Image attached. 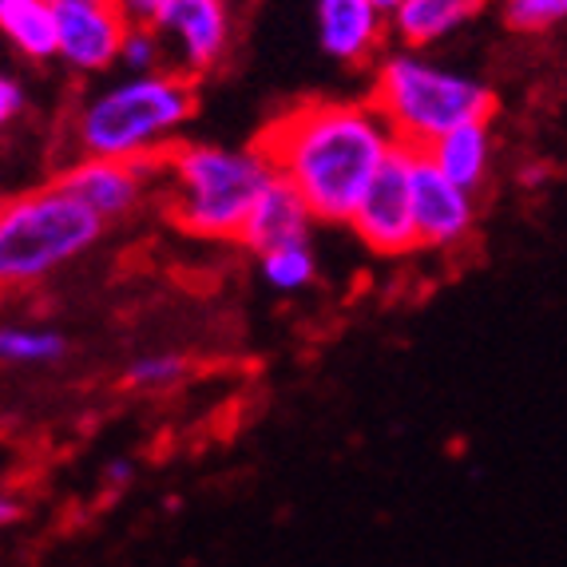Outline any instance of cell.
I'll list each match as a JSON object with an SVG mask.
<instances>
[{
    "label": "cell",
    "instance_id": "6da1fadb",
    "mask_svg": "<svg viewBox=\"0 0 567 567\" xmlns=\"http://www.w3.org/2000/svg\"><path fill=\"white\" fill-rule=\"evenodd\" d=\"M255 147L318 223L350 227L361 195L401 143L369 100H306L266 123Z\"/></svg>",
    "mask_w": 567,
    "mask_h": 567
},
{
    "label": "cell",
    "instance_id": "7a4b0ae2",
    "mask_svg": "<svg viewBox=\"0 0 567 567\" xmlns=\"http://www.w3.org/2000/svg\"><path fill=\"white\" fill-rule=\"evenodd\" d=\"M199 112L195 80L159 68L127 72L76 107L68 140L76 159H163Z\"/></svg>",
    "mask_w": 567,
    "mask_h": 567
},
{
    "label": "cell",
    "instance_id": "3957f363",
    "mask_svg": "<svg viewBox=\"0 0 567 567\" xmlns=\"http://www.w3.org/2000/svg\"><path fill=\"white\" fill-rule=\"evenodd\" d=\"M275 179L258 147L175 143L163 155V203L171 218L195 238H238L250 207Z\"/></svg>",
    "mask_w": 567,
    "mask_h": 567
},
{
    "label": "cell",
    "instance_id": "277c9868",
    "mask_svg": "<svg viewBox=\"0 0 567 567\" xmlns=\"http://www.w3.org/2000/svg\"><path fill=\"white\" fill-rule=\"evenodd\" d=\"M369 104L378 107L381 120L393 127L398 143L409 152H429L441 135L461 123H492L496 115V95L488 84L449 72L445 64L421 56L413 48L381 56Z\"/></svg>",
    "mask_w": 567,
    "mask_h": 567
},
{
    "label": "cell",
    "instance_id": "5b68a950",
    "mask_svg": "<svg viewBox=\"0 0 567 567\" xmlns=\"http://www.w3.org/2000/svg\"><path fill=\"white\" fill-rule=\"evenodd\" d=\"M104 223L60 183L0 199V290H29L87 255Z\"/></svg>",
    "mask_w": 567,
    "mask_h": 567
},
{
    "label": "cell",
    "instance_id": "8992f818",
    "mask_svg": "<svg viewBox=\"0 0 567 567\" xmlns=\"http://www.w3.org/2000/svg\"><path fill=\"white\" fill-rule=\"evenodd\" d=\"M409 163H413V152L398 147L393 159L378 171V179L369 183V190L361 195L358 210H353V218H350L353 235L381 258H401V255L421 250V243H416V223H413Z\"/></svg>",
    "mask_w": 567,
    "mask_h": 567
},
{
    "label": "cell",
    "instance_id": "52a82bcc",
    "mask_svg": "<svg viewBox=\"0 0 567 567\" xmlns=\"http://www.w3.org/2000/svg\"><path fill=\"white\" fill-rule=\"evenodd\" d=\"M56 183L107 227L135 215L140 203L159 190L163 159H72Z\"/></svg>",
    "mask_w": 567,
    "mask_h": 567
},
{
    "label": "cell",
    "instance_id": "ba28073f",
    "mask_svg": "<svg viewBox=\"0 0 567 567\" xmlns=\"http://www.w3.org/2000/svg\"><path fill=\"white\" fill-rule=\"evenodd\" d=\"M152 29L167 48V68L199 80L227 56L230 9L227 0H171Z\"/></svg>",
    "mask_w": 567,
    "mask_h": 567
},
{
    "label": "cell",
    "instance_id": "9c48e42d",
    "mask_svg": "<svg viewBox=\"0 0 567 567\" xmlns=\"http://www.w3.org/2000/svg\"><path fill=\"white\" fill-rule=\"evenodd\" d=\"M409 190H413V223L416 243L425 250H453L476 227L473 190L456 187L445 171L425 152H413L409 163Z\"/></svg>",
    "mask_w": 567,
    "mask_h": 567
},
{
    "label": "cell",
    "instance_id": "30bf717a",
    "mask_svg": "<svg viewBox=\"0 0 567 567\" xmlns=\"http://www.w3.org/2000/svg\"><path fill=\"white\" fill-rule=\"evenodd\" d=\"M56 4V60L80 76H100L120 64L127 20L115 0H52Z\"/></svg>",
    "mask_w": 567,
    "mask_h": 567
},
{
    "label": "cell",
    "instance_id": "8fae6325",
    "mask_svg": "<svg viewBox=\"0 0 567 567\" xmlns=\"http://www.w3.org/2000/svg\"><path fill=\"white\" fill-rule=\"evenodd\" d=\"M389 37V17L369 0H318V44L338 64L361 68L378 60Z\"/></svg>",
    "mask_w": 567,
    "mask_h": 567
},
{
    "label": "cell",
    "instance_id": "7c38bea8",
    "mask_svg": "<svg viewBox=\"0 0 567 567\" xmlns=\"http://www.w3.org/2000/svg\"><path fill=\"white\" fill-rule=\"evenodd\" d=\"M313 223H318V218L306 207L302 195L275 175V179L266 183L262 195H258L255 207H250V215H246L238 243H243L246 250H255V255L275 250V246H286V243H310Z\"/></svg>",
    "mask_w": 567,
    "mask_h": 567
},
{
    "label": "cell",
    "instance_id": "4fadbf2b",
    "mask_svg": "<svg viewBox=\"0 0 567 567\" xmlns=\"http://www.w3.org/2000/svg\"><path fill=\"white\" fill-rule=\"evenodd\" d=\"M488 0H401L389 12V37L401 48L425 52V48L449 40L473 17H481Z\"/></svg>",
    "mask_w": 567,
    "mask_h": 567
},
{
    "label": "cell",
    "instance_id": "5bb4252c",
    "mask_svg": "<svg viewBox=\"0 0 567 567\" xmlns=\"http://www.w3.org/2000/svg\"><path fill=\"white\" fill-rule=\"evenodd\" d=\"M429 159L464 190H481L492 171V132L488 123H461L429 147Z\"/></svg>",
    "mask_w": 567,
    "mask_h": 567
},
{
    "label": "cell",
    "instance_id": "9a60e30c",
    "mask_svg": "<svg viewBox=\"0 0 567 567\" xmlns=\"http://www.w3.org/2000/svg\"><path fill=\"white\" fill-rule=\"evenodd\" d=\"M0 37L32 64L56 60V4L52 0H0Z\"/></svg>",
    "mask_w": 567,
    "mask_h": 567
},
{
    "label": "cell",
    "instance_id": "2e32d148",
    "mask_svg": "<svg viewBox=\"0 0 567 567\" xmlns=\"http://www.w3.org/2000/svg\"><path fill=\"white\" fill-rule=\"evenodd\" d=\"M68 358V338L48 326H0L4 365H52Z\"/></svg>",
    "mask_w": 567,
    "mask_h": 567
},
{
    "label": "cell",
    "instance_id": "e0dca14e",
    "mask_svg": "<svg viewBox=\"0 0 567 567\" xmlns=\"http://www.w3.org/2000/svg\"><path fill=\"white\" fill-rule=\"evenodd\" d=\"M258 270H262L270 290L298 293L318 275V258H313L310 243H286V246H275V250H262V255H258Z\"/></svg>",
    "mask_w": 567,
    "mask_h": 567
},
{
    "label": "cell",
    "instance_id": "ac0fdd59",
    "mask_svg": "<svg viewBox=\"0 0 567 567\" xmlns=\"http://www.w3.org/2000/svg\"><path fill=\"white\" fill-rule=\"evenodd\" d=\"M190 361L183 358V353L175 350H159V353H140V358L127 365V373H123V381L135 389H167L175 385V381L187 378Z\"/></svg>",
    "mask_w": 567,
    "mask_h": 567
},
{
    "label": "cell",
    "instance_id": "d6986e66",
    "mask_svg": "<svg viewBox=\"0 0 567 567\" xmlns=\"http://www.w3.org/2000/svg\"><path fill=\"white\" fill-rule=\"evenodd\" d=\"M120 64L127 72H159L167 68V48L152 24H127V37L120 48Z\"/></svg>",
    "mask_w": 567,
    "mask_h": 567
},
{
    "label": "cell",
    "instance_id": "ffe728a7",
    "mask_svg": "<svg viewBox=\"0 0 567 567\" xmlns=\"http://www.w3.org/2000/svg\"><path fill=\"white\" fill-rule=\"evenodd\" d=\"M504 20L516 32H548L567 20V0H504Z\"/></svg>",
    "mask_w": 567,
    "mask_h": 567
},
{
    "label": "cell",
    "instance_id": "44dd1931",
    "mask_svg": "<svg viewBox=\"0 0 567 567\" xmlns=\"http://www.w3.org/2000/svg\"><path fill=\"white\" fill-rule=\"evenodd\" d=\"M20 112H24V87L0 72V132H9L20 120Z\"/></svg>",
    "mask_w": 567,
    "mask_h": 567
},
{
    "label": "cell",
    "instance_id": "7402d4cb",
    "mask_svg": "<svg viewBox=\"0 0 567 567\" xmlns=\"http://www.w3.org/2000/svg\"><path fill=\"white\" fill-rule=\"evenodd\" d=\"M171 0H115V9L123 12L127 24H155L163 9H167Z\"/></svg>",
    "mask_w": 567,
    "mask_h": 567
},
{
    "label": "cell",
    "instance_id": "603a6c76",
    "mask_svg": "<svg viewBox=\"0 0 567 567\" xmlns=\"http://www.w3.org/2000/svg\"><path fill=\"white\" fill-rule=\"evenodd\" d=\"M104 476H107V484H115V488H123V484H132L135 464L127 461V456H115V461H107V464H104Z\"/></svg>",
    "mask_w": 567,
    "mask_h": 567
},
{
    "label": "cell",
    "instance_id": "cb8c5ba5",
    "mask_svg": "<svg viewBox=\"0 0 567 567\" xmlns=\"http://www.w3.org/2000/svg\"><path fill=\"white\" fill-rule=\"evenodd\" d=\"M20 501L17 496H9V492H0V528H9V524H17L20 520Z\"/></svg>",
    "mask_w": 567,
    "mask_h": 567
},
{
    "label": "cell",
    "instance_id": "d4e9b609",
    "mask_svg": "<svg viewBox=\"0 0 567 567\" xmlns=\"http://www.w3.org/2000/svg\"><path fill=\"white\" fill-rule=\"evenodd\" d=\"M369 4H378V9H381V12H385V17H389V12H393V9H398V4H401V0H369Z\"/></svg>",
    "mask_w": 567,
    "mask_h": 567
}]
</instances>
